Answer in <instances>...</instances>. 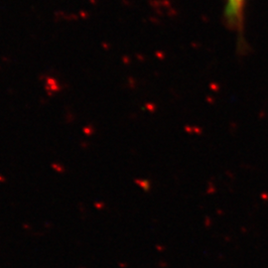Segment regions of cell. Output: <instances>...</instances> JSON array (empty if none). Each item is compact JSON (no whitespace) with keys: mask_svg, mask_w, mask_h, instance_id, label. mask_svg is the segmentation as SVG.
I'll return each mask as SVG.
<instances>
[{"mask_svg":"<svg viewBox=\"0 0 268 268\" xmlns=\"http://www.w3.org/2000/svg\"><path fill=\"white\" fill-rule=\"evenodd\" d=\"M246 0H227L223 18L227 28L233 31L237 37L238 47L243 51L244 41V8Z\"/></svg>","mask_w":268,"mask_h":268,"instance_id":"cell-1","label":"cell"}]
</instances>
